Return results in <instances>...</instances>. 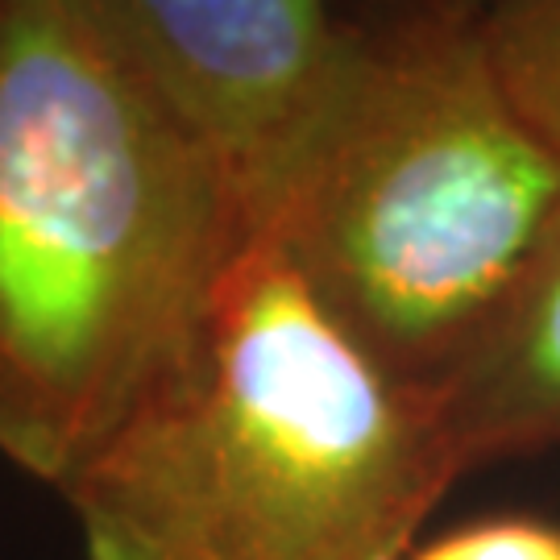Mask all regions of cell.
Masks as SVG:
<instances>
[{
  "mask_svg": "<svg viewBox=\"0 0 560 560\" xmlns=\"http://www.w3.org/2000/svg\"><path fill=\"white\" fill-rule=\"evenodd\" d=\"M249 241L80 0H0V457L62 494L191 370Z\"/></svg>",
  "mask_w": 560,
  "mask_h": 560,
  "instance_id": "1",
  "label": "cell"
},
{
  "mask_svg": "<svg viewBox=\"0 0 560 560\" xmlns=\"http://www.w3.org/2000/svg\"><path fill=\"white\" fill-rule=\"evenodd\" d=\"M460 474L432 399L254 237L191 370L62 499L88 560H407Z\"/></svg>",
  "mask_w": 560,
  "mask_h": 560,
  "instance_id": "2",
  "label": "cell"
},
{
  "mask_svg": "<svg viewBox=\"0 0 560 560\" xmlns=\"http://www.w3.org/2000/svg\"><path fill=\"white\" fill-rule=\"evenodd\" d=\"M557 212L560 159L511 108L478 25L432 18L349 38L254 237L390 378L428 395Z\"/></svg>",
  "mask_w": 560,
  "mask_h": 560,
  "instance_id": "3",
  "label": "cell"
},
{
  "mask_svg": "<svg viewBox=\"0 0 560 560\" xmlns=\"http://www.w3.org/2000/svg\"><path fill=\"white\" fill-rule=\"evenodd\" d=\"M229 171L249 221L332 92L353 34L328 0H80Z\"/></svg>",
  "mask_w": 560,
  "mask_h": 560,
  "instance_id": "4",
  "label": "cell"
},
{
  "mask_svg": "<svg viewBox=\"0 0 560 560\" xmlns=\"http://www.w3.org/2000/svg\"><path fill=\"white\" fill-rule=\"evenodd\" d=\"M428 399L460 469L560 444V212L494 320Z\"/></svg>",
  "mask_w": 560,
  "mask_h": 560,
  "instance_id": "5",
  "label": "cell"
},
{
  "mask_svg": "<svg viewBox=\"0 0 560 560\" xmlns=\"http://www.w3.org/2000/svg\"><path fill=\"white\" fill-rule=\"evenodd\" d=\"M478 34L511 108L560 159V0H502Z\"/></svg>",
  "mask_w": 560,
  "mask_h": 560,
  "instance_id": "6",
  "label": "cell"
},
{
  "mask_svg": "<svg viewBox=\"0 0 560 560\" xmlns=\"http://www.w3.org/2000/svg\"><path fill=\"white\" fill-rule=\"evenodd\" d=\"M407 560H560V527L515 515L481 520L420 544Z\"/></svg>",
  "mask_w": 560,
  "mask_h": 560,
  "instance_id": "7",
  "label": "cell"
}]
</instances>
